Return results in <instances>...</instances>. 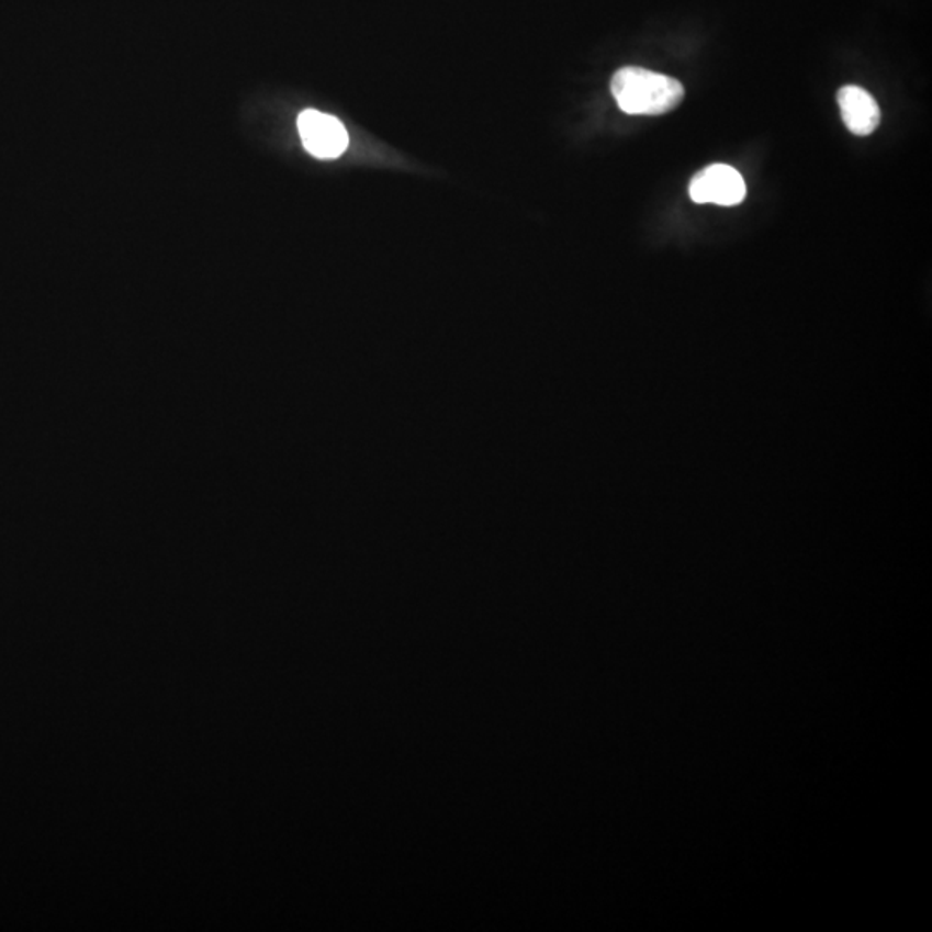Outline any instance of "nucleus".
Returning a JSON list of instances; mask_svg holds the SVG:
<instances>
[{
    "instance_id": "obj_1",
    "label": "nucleus",
    "mask_w": 932,
    "mask_h": 932,
    "mask_svg": "<svg viewBox=\"0 0 932 932\" xmlns=\"http://www.w3.org/2000/svg\"><path fill=\"white\" fill-rule=\"evenodd\" d=\"M611 93L624 113L659 116L678 108L684 99V87L666 75L627 66L611 78Z\"/></svg>"
},
{
    "instance_id": "obj_2",
    "label": "nucleus",
    "mask_w": 932,
    "mask_h": 932,
    "mask_svg": "<svg viewBox=\"0 0 932 932\" xmlns=\"http://www.w3.org/2000/svg\"><path fill=\"white\" fill-rule=\"evenodd\" d=\"M689 195L696 204L738 206L746 198V183L732 166L711 165L690 180Z\"/></svg>"
},
{
    "instance_id": "obj_3",
    "label": "nucleus",
    "mask_w": 932,
    "mask_h": 932,
    "mask_svg": "<svg viewBox=\"0 0 932 932\" xmlns=\"http://www.w3.org/2000/svg\"><path fill=\"white\" fill-rule=\"evenodd\" d=\"M299 135L307 153L319 159H336L349 146V135L343 123L330 114L306 110L297 117Z\"/></svg>"
},
{
    "instance_id": "obj_4",
    "label": "nucleus",
    "mask_w": 932,
    "mask_h": 932,
    "mask_svg": "<svg viewBox=\"0 0 932 932\" xmlns=\"http://www.w3.org/2000/svg\"><path fill=\"white\" fill-rule=\"evenodd\" d=\"M841 116L844 125L858 137L874 134L880 123V110L876 99L867 90L847 86L838 92Z\"/></svg>"
}]
</instances>
